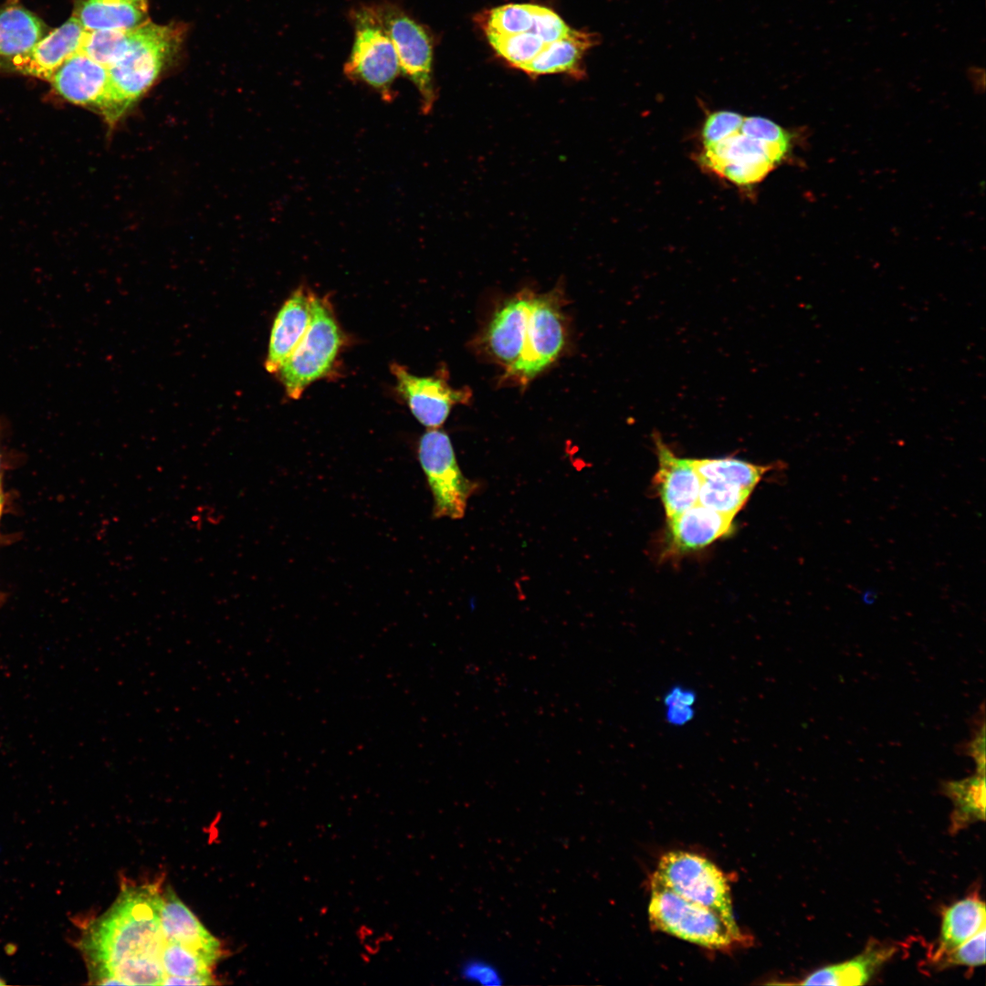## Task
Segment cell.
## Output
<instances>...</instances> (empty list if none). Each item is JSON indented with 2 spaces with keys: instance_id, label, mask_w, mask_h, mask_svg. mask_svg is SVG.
<instances>
[{
  "instance_id": "6da1fadb",
  "label": "cell",
  "mask_w": 986,
  "mask_h": 986,
  "mask_svg": "<svg viewBox=\"0 0 986 986\" xmlns=\"http://www.w3.org/2000/svg\"><path fill=\"white\" fill-rule=\"evenodd\" d=\"M159 883L124 884L112 906L85 928L79 948L91 983L114 965L136 958L161 960L164 939L160 924Z\"/></svg>"
},
{
  "instance_id": "7a4b0ae2",
  "label": "cell",
  "mask_w": 986,
  "mask_h": 986,
  "mask_svg": "<svg viewBox=\"0 0 986 986\" xmlns=\"http://www.w3.org/2000/svg\"><path fill=\"white\" fill-rule=\"evenodd\" d=\"M184 33L183 24L149 20L131 30L126 51L108 68L117 121L158 80L179 52Z\"/></svg>"
},
{
  "instance_id": "3957f363",
  "label": "cell",
  "mask_w": 986,
  "mask_h": 986,
  "mask_svg": "<svg viewBox=\"0 0 986 986\" xmlns=\"http://www.w3.org/2000/svg\"><path fill=\"white\" fill-rule=\"evenodd\" d=\"M648 916L652 928L710 949L727 950L746 944L740 928L719 914L693 903L651 878Z\"/></svg>"
},
{
  "instance_id": "277c9868",
  "label": "cell",
  "mask_w": 986,
  "mask_h": 986,
  "mask_svg": "<svg viewBox=\"0 0 986 986\" xmlns=\"http://www.w3.org/2000/svg\"><path fill=\"white\" fill-rule=\"evenodd\" d=\"M312 315L303 338L278 373L287 395L299 399L313 382L327 376L345 342V336L327 298L316 295Z\"/></svg>"
},
{
  "instance_id": "5b68a950",
  "label": "cell",
  "mask_w": 986,
  "mask_h": 986,
  "mask_svg": "<svg viewBox=\"0 0 986 986\" xmlns=\"http://www.w3.org/2000/svg\"><path fill=\"white\" fill-rule=\"evenodd\" d=\"M350 17L354 37L344 75L374 90L383 101L393 102L401 68L392 40L369 4L352 8Z\"/></svg>"
},
{
  "instance_id": "8992f818",
  "label": "cell",
  "mask_w": 986,
  "mask_h": 986,
  "mask_svg": "<svg viewBox=\"0 0 986 986\" xmlns=\"http://www.w3.org/2000/svg\"><path fill=\"white\" fill-rule=\"evenodd\" d=\"M392 40L403 73L417 89L421 110L428 114L437 99L434 80V42L429 30L397 3L369 4Z\"/></svg>"
},
{
  "instance_id": "52a82bcc",
  "label": "cell",
  "mask_w": 986,
  "mask_h": 986,
  "mask_svg": "<svg viewBox=\"0 0 986 986\" xmlns=\"http://www.w3.org/2000/svg\"><path fill=\"white\" fill-rule=\"evenodd\" d=\"M652 878L680 897L716 912L730 927L740 928L734 918L728 881L707 858L685 851L666 853L660 858Z\"/></svg>"
},
{
  "instance_id": "ba28073f",
  "label": "cell",
  "mask_w": 986,
  "mask_h": 986,
  "mask_svg": "<svg viewBox=\"0 0 986 986\" xmlns=\"http://www.w3.org/2000/svg\"><path fill=\"white\" fill-rule=\"evenodd\" d=\"M417 454L434 498V517L462 519L477 485L462 473L447 434L429 429L419 440Z\"/></svg>"
},
{
  "instance_id": "9c48e42d",
  "label": "cell",
  "mask_w": 986,
  "mask_h": 986,
  "mask_svg": "<svg viewBox=\"0 0 986 986\" xmlns=\"http://www.w3.org/2000/svg\"><path fill=\"white\" fill-rule=\"evenodd\" d=\"M791 145L757 140L740 131L703 147L699 162L704 168L740 186L762 181L788 154Z\"/></svg>"
},
{
  "instance_id": "30bf717a",
  "label": "cell",
  "mask_w": 986,
  "mask_h": 986,
  "mask_svg": "<svg viewBox=\"0 0 986 986\" xmlns=\"http://www.w3.org/2000/svg\"><path fill=\"white\" fill-rule=\"evenodd\" d=\"M561 307L562 294L557 289L532 295L523 349L518 361L507 371L509 376L526 383L560 355L566 337Z\"/></svg>"
},
{
  "instance_id": "8fae6325",
  "label": "cell",
  "mask_w": 986,
  "mask_h": 986,
  "mask_svg": "<svg viewBox=\"0 0 986 986\" xmlns=\"http://www.w3.org/2000/svg\"><path fill=\"white\" fill-rule=\"evenodd\" d=\"M50 82L68 101L100 113L110 126L116 124L111 82L107 67L81 52L67 59Z\"/></svg>"
},
{
  "instance_id": "7c38bea8",
  "label": "cell",
  "mask_w": 986,
  "mask_h": 986,
  "mask_svg": "<svg viewBox=\"0 0 986 986\" xmlns=\"http://www.w3.org/2000/svg\"><path fill=\"white\" fill-rule=\"evenodd\" d=\"M391 372L396 379V390L406 402L417 421L429 429L438 428L446 420L452 407L468 402V389H453L438 377H421L394 362Z\"/></svg>"
},
{
  "instance_id": "4fadbf2b",
  "label": "cell",
  "mask_w": 986,
  "mask_h": 986,
  "mask_svg": "<svg viewBox=\"0 0 986 986\" xmlns=\"http://www.w3.org/2000/svg\"><path fill=\"white\" fill-rule=\"evenodd\" d=\"M85 33L78 18L72 16L7 65L21 74L50 80L67 59L80 51Z\"/></svg>"
},
{
  "instance_id": "5bb4252c",
  "label": "cell",
  "mask_w": 986,
  "mask_h": 986,
  "mask_svg": "<svg viewBox=\"0 0 986 986\" xmlns=\"http://www.w3.org/2000/svg\"><path fill=\"white\" fill-rule=\"evenodd\" d=\"M160 924L164 941L192 949L212 966L222 957L221 942L203 926L171 886L162 892Z\"/></svg>"
},
{
  "instance_id": "9a60e30c",
  "label": "cell",
  "mask_w": 986,
  "mask_h": 986,
  "mask_svg": "<svg viewBox=\"0 0 986 986\" xmlns=\"http://www.w3.org/2000/svg\"><path fill=\"white\" fill-rule=\"evenodd\" d=\"M658 470L656 484L668 519L698 503L701 477L693 459L677 456L660 438H656Z\"/></svg>"
},
{
  "instance_id": "2e32d148",
  "label": "cell",
  "mask_w": 986,
  "mask_h": 986,
  "mask_svg": "<svg viewBox=\"0 0 986 986\" xmlns=\"http://www.w3.org/2000/svg\"><path fill=\"white\" fill-rule=\"evenodd\" d=\"M314 293L300 286L284 302L274 320L265 367L276 373L307 331L312 315Z\"/></svg>"
},
{
  "instance_id": "e0dca14e",
  "label": "cell",
  "mask_w": 986,
  "mask_h": 986,
  "mask_svg": "<svg viewBox=\"0 0 986 986\" xmlns=\"http://www.w3.org/2000/svg\"><path fill=\"white\" fill-rule=\"evenodd\" d=\"M532 295L525 290L506 301L496 311L486 330V348L507 367V371L518 361L522 351Z\"/></svg>"
},
{
  "instance_id": "ac0fdd59",
  "label": "cell",
  "mask_w": 986,
  "mask_h": 986,
  "mask_svg": "<svg viewBox=\"0 0 986 986\" xmlns=\"http://www.w3.org/2000/svg\"><path fill=\"white\" fill-rule=\"evenodd\" d=\"M597 43L598 36L571 29L566 36L547 43L538 56L520 70L531 77L561 73L581 79L585 73L584 55Z\"/></svg>"
},
{
  "instance_id": "d6986e66",
  "label": "cell",
  "mask_w": 986,
  "mask_h": 986,
  "mask_svg": "<svg viewBox=\"0 0 986 986\" xmlns=\"http://www.w3.org/2000/svg\"><path fill=\"white\" fill-rule=\"evenodd\" d=\"M733 519L697 503L668 519L672 548L677 551L704 548L728 534Z\"/></svg>"
},
{
  "instance_id": "ffe728a7",
  "label": "cell",
  "mask_w": 986,
  "mask_h": 986,
  "mask_svg": "<svg viewBox=\"0 0 986 986\" xmlns=\"http://www.w3.org/2000/svg\"><path fill=\"white\" fill-rule=\"evenodd\" d=\"M74 16L86 31L132 29L148 19V0H76Z\"/></svg>"
},
{
  "instance_id": "44dd1931",
  "label": "cell",
  "mask_w": 986,
  "mask_h": 986,
  "mask_svg": "<svg viewBox=\"0 0 986 986\" xmlns=\"http://www.w3.org/2000/svg\"><path fill=\"white\" fill-rule=\"evenodd\" d=\"M894 952L891 947L870 942L856 957L823 967L807 976L802 985L853 986L865 984Z\"/></svg>"
},
{
  "instance_id": "7402d4cb",
  "label": "cell",
  "mask_w": 986,
  "mask_h": 986,
  "mask_svg": "<svg viewBox=\"0 0 986 986\" xmlns=\"http://www.w3.org/2000/svg\"><path fill=\"white\" fill-rule=\"evenodd\" d=\"M42 21L19 5H10L0 11V68L27 52L43 37Z\"/></svg>"
},
{
  "instance_id": "603a6c76",
  "label": "cell",
  "mask_w": 986,
  "mask_h": 986,
  "mask_svg": "<svg viewBox=\"0 0 986 986\" xmlns=\"http://www.w3.org/2000/svg\"><path fill=\"white\" fill-rule=\"evenodd\" d=\"M985 921V904L976 897H968L947 907L942 913L940 936L932 955L933 961L986 927Z\"/></svg>"
},
{
  "instance_id": "cb8c5ba5",
  "label": "cell",
  "mask_w": 986,
  "mask_h": 986,
  "mask_svg": "<svg viewBox=\"0 0 986 986\" xmlns=\"http://www.w3.org/2000/svg\"><path fill=\"white\" fill-rule=\"evenodd\" d=\"M944 792L952 801L951 832L985 820V777L976 774L944 784Z\"/></svg>"
},
{
  "instance_id": "d4e9b609",
  "label": "cell",
  "mask_w": 986,
  "mask_h": 986,
  "mask_svg": "<svg viewBox=\"0 0 986 986\" xmlns=\"http://www.w3.org/2000/svg\"><path fill=\"white\" fill-rule=\"evenodd\" d=\"M693 463L701 479L729 483L752 490L769 469L768 467L730 457L693 459Z\"/></svg>"
},
{
  "instance_id": "484cf974",
  "label": "cell",
  "mask_w": 986,
  "mask_h": 986,
  "mask_svg": "<svg viewBox=\"0 0 986 986\" xmlns=\"http://www.w3.org/2000/svg\"><path fill=\"white\" fill-rule=\"evenodd\" d=\"M533 4H508L487 10L477 18L485 34L513 35L530 31Z\"/></svg>"
},
{
  "instance_id": "4316f807",
  "label": "cell",
  "mask_w": 986,
  "mask_h": 986,
  "mask_svg": "<svg viewBox=\"0 0 986 986\" xmlns=\"http://www.w3.org/2000/svg\"><path fill=\"white\" fill-rule=\"evenodd\" d=\"M496 53L509 66L520 68L535 58L546 43L532 31L513 35L486 34Z\"/></svg>"
},
{
  "instance_id": "83f0119b",
  "label": "cell",
  "mask_w": 986,
  "mask_h": 986,
  "mask_svg": "<svg viewBox=\"0 0 986 986\" xmlns=\"http://www.w3.org/2000/svg\"><path fill=\"white\" fill-rule=\"evenodd\" d=\"M131 30L102 29L86 31L79 52L110 68L126 51Z\"/></svg>"
},
{
  "instance_id": "f1b7e54d",
  "label": "cell",
  "mask_w": 986,
  "mask_h": 986,
  "mask_svg": "<svg viewBox=\"0 0 986 986\" xmlns=\"http://www.w3.org/2000/svg\"><path fill=\"white\" fill-rule=\"evenodd\" d=\"M751 492L752 489L740 486L702 479L698 503L716 512L735 517Z\"/></svg>"
},
{
  "instance_id": "f546056e",
  "label": "cell",
  "mask_w": 986,
  "mask_h": 986,
  "mask_svg": "<svg viewBox=\"0 0 986 986\" xmlns=\"http://www.w3.org/2000/svg\"><path fill=\"white\" fill-rule=\"evenodd\" d=\"M161 962L165 975L175 977L212 976V965L192 949L164 941Z\"/></svg>"
},
{
  "instance_id": "4dcf8cb0",
  "label": "cell",
  "mask_w": 986,
  "mask_h": 986,
  "mask_svg": "<svg viewBox=\"0 0 986 986\" xmlns=\"http://www.w3.org/2000/svg\"><path fill=\"white\" fill-rule=\"evenodd\" d=\"M986 927L955 949L944 953L934 962L939 968L950 966L976 967L985 963Z\"/></svg>"
},
{
  "instance_id": "1f68e13d",
  "label": "cell",
  "mask_w": 986,
  "mask_h": 986,
  "mask_svg": "<svg viewBox=\"0 0 986 986\" xmlns=\"http://www.w3.org/2000/svg\"><path fill=\"white\" fill-rule=\"evenodd\" d=\"M744 116L730 110L710 113L701 129L703 147L716 144L740 131Z\"/></svg>"
},
{
  "instance_id": "d6a6232c",
  "label": "cell",
  "mask_w": 986,
  "mask_h": 986,
  "mask_svg": "<svg viewBox=\"0 0 986 986\" xmlns=\"http://www.w3.org/2000/svg\"><path fill=\"white\" fill-rule=\"evenodd\" d=\"M740 131L743 134L757 140L791 145L790 133L779 124L763 117H744Z\"/></svg>"
},
{
  "instance_id": "836d02e7",
  "label": "cell",
  "mask_w": 986,
  "mask_h": 986,
  "mask_svg": "<svg viewBox=\"0 0 986 986\" xmlns=\"http://www.w3.org/2000/svg\"><path fill=\"white\" fill-rule=\"evenodd\" d=\"M572 28L552 9L534 5L533 25L530 31L546 44L566 36Z\"/></svg>"
},
{
  "instance_id": "e575fe53",
  "label": "cell",
  "mask_w": 986,
  "mask_h": 986,
  "mask_svg": "<svg viewBox=\"0 0 986 986\" xmlns=\"http://www.w3.org/2000/svg\"><path fill=\"white\" fill-rule=\"evenodd\" d=\"M462 980L477 984L494 986L503 983V977L493 963L480 958L466 960L460 966Z\"/></svg>"
},
{
  "instance_id": "d590c367",
  "label": "cell",
  "mask_w": 986,
  "mask_h": 986,
  "mask_svg": "<svg viewBox=\"0 0 986 986\" xmlns=\"http://www.w3.org/2000/svg\"><path fill=\"white\" fill-rule=\"evenodd\" d=\"M695 695L681 687H675L665 698L666 707V718L672 725H682L688 722L693 715V704Z\"/></svg>"
},
{
  "instance_id": "8d00e7d4",
  "label": "cell",
  "mask_w": 986,
  "mask_h": 986,
  "mask_svg": "<svg viewBox=\"0 0 986 986\" xmlns=\"http://www.w3.org/2000/svg\"><path fill=\"white\" fill-rule=\"evenodd\" d=\"M970 755L977 763L978 774L985 773V730L984 726L970 745Z\"/></svg>"
},
{
  "instance_id": "74e56055",
  "label": "cell",
  "mask_w": 986,
  "mask_h": 986,
  "mask_svg": "<svg viewBox=\"0 0 986 986\" xmlns=\"http://www.w3.org/2000/svg\"><path fill=\"white\" fill-rule=\"evenodd\" d=\"M217 984L212 976L175 977L165 975L162 985H214Z\"/></svg>"
},
{
  "instance_id": "f35d334b",
  "label": "cell",
  "mask_w": 986,
  "mask_h": 986,
  "mask_svg": "<svg viewBox=\"0 0 986 986\" xmlns=\"http://www.w3.org/2000/svg\"><path fill=\"white\" fill-rule=\"evenodd\" d=\"M5 419L2 416H0V473H1L2 463H3L2 438H3V432L5 431Z\"/></svg>"
},
{
  "instance_id": "ab89813d",
  "label": "cell",
  "mask_w": 986,
  "mask_h": 986,
  "mask_svg": "<svg viewBox=\"0 0 986 986\" xmlns=\"http://www.w3.org/2000/svg\"><path fill=\"white\" fill-rule=\"evenodd\" d=\"M3 499H4V497H3L2 483H1V477H0V518H1V514H2V509H3Z\"/></svg>"
},
{
  "instance_id": "60d3db41",
  "label": "cell",
  "mask_w": 986,
  "mask_h": 986,
  "mask_svg": "<svg viewBox=\"0 0 986 986\" xmlns=\"http://www.w3.org/2000/svg\"><path fill=\"white\" fill-rule=\"evenodd\" d=\"M1 984H5V981H3L1 980V978H0V985H1Z\"/></svg>"
}]
</instances>
